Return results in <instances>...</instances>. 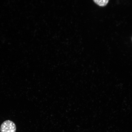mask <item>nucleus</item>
Masks as SVG:
<instances>
[{
    "mask_svg": "<svg viewBox=\"0 0 132 132\" xmlns=\"http://www.w3.org/2000/svg\"></svg>",
    "mask_w": 132,
    "mask_h": 132,
    "instance_id": "nucleus-3",
    "label": "nucleus"
},
{
    "mask_svg": "<svg viewBox=\"0 0 132 132\" xmlns=\"http://www.w3.org/2000/svg\"><path fill=\"white\" fill-rule=\"evenodd\" d=\"M16 130L15 124L10 120L4 121L2 124L0 128L1 132H16Z\"/></svg>",
    "mask_w": 132,
    "mask_h": 132,
    "instance_id": "nucleus-1",
    "label": "nucleus"
},
{
    "mask_svg": "<svg viewBox=\"0 0 132 132\" xmlns=\"http://www.w3.org/2000/svg\"><path fill=\"white\" fill-rule=\"evenodd\" d=\"M109 0H103V1H96L93 0V1L95 4L101 6H106L109 2Z\"/></svg>",
    "mask_w": 132,
    "mask_h": 132,
    "instance_id": "nucleus-2",
    "label": "nucleus"
}]
</instances>
